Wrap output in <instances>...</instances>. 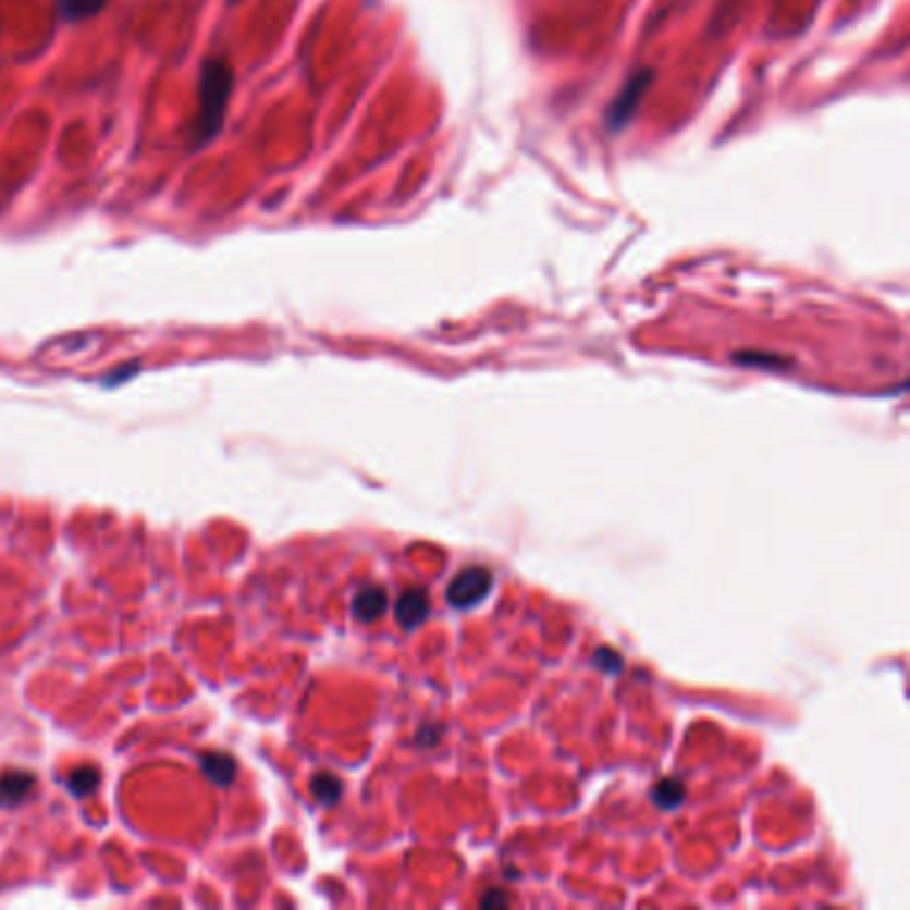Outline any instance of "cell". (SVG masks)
<instances>
[{"label": "cell", "mask_w": 910, "mask_h": 910, "mask_svg": "<svg viewBox=\"0 0 910 910\" xmlns=\"http://www.w3.org/2000/svg\"><path fill=\"white\" fill-rule=\"evenodd\" d=\"M496 902H500V906H505L507 897H502V895H492V897H487V900H483V906H496Z\"/></svg>", "instance_id": "obj_12"}, {"label": "cell", "mask_w": 910, "mask_h": 910, "mask_svg": "<svg viewBox=\"0 0 910 910\" xmlns=\"http://www.w3.org/2000/svg\"><path fill=\"white\" fill-rule=\"evenodd\" d=\"M312 794H316V799L321 803H334L342 794L340 779L331 777V774H318V777L312 779Z\"/></svg>", "instance_id": "obj_11"}, {"label": "cell", "mask_w": 910, "mask_h": 910, "mask_svg": "<svg viewBox=\"0 0 910 910\" xmlns=\"http://www.w3.org/2000/svg\"><path fill=\"white\" fill-rule=\"evenodd\" d=\"M235 73L228 59H206L198 75V112L193 121V145H209L222 132L228 102L233 97Z\"/></svg>", "instance_id": "obj_1"}, {"label": "cell", "mask_w": 910, "mask_h": 910, "mask_svg": "<svg viewBox=\"0 0 910 910\" xmlns=\"http://www.w3.org/2000/svg\"><path fill=\"white\" fill-rule=\"evenodd\" d=\"M388 608V593L382 588H366L360 590L353 601V614L360 623H374L382 612Z\"/></svg>", "instance_id": "obj_5"}, {"label": "cell", "mask_w": 910, "mask_h": 910, "mask_svg": "<svg viewBox=\"0 0 910 910\" xmlns=\"http://www.w3.org/2000/svg\"><path fill=\"white\" fill-rule=\"evenodd\" d=\"M108 3H110V0H57V9H59V16H62L64 22L75 25V22H83V20H91V16H97L99 11H102Z\"/></svg>", "instance_id": "obj_7"}, {"label": "cell", "mask_w": 910, "mask_h": 910, "mask_svg": "<svg viewBox=\"0 0 910 910\" xmlns=\"http://www.w3.org/2000/svg\"><path fill=\"white\" fill-rule=\"evenodd\" d=\"M97 783H99V772L94 770V766H81V770H75L67 777V788L73 790L75 796L91 794V790H97Z\"/></svg>", "instance_id": "obj_10"}, {"label": "cell", "mask_w": 910, "mask_h": 910, "mask_svg": "<svg viewBox=\"0 0 910 910\" xmlns=\"http://www.w3.org/2000/svg\"><path fill=\"white\" fill-rule=\"evenodd\" d=\"M200 766L209 774L214 783L230 785L235 777V761L228 753H204L200 755Z\"/></svg>", "instance_id": "obj_8"}, {"label": "cell", "mask_w": 910, "mask_h": 910, "mask_svg": "<svg viewBox=\"0 0 910 910\" xmlns=\"http://www.w3.org/2000/svg\"><path fill=\"white\" fill-rule=\"evenodd\" d=\"M652 70H638L628 78L623 88H619L617 99H614L612 104H608V128L612 132H623L625 126H628L630 121H634L638 104H641L643 94H647L649 83H652Z\"/></svg>", "instance_id": "obj_3"}, {"label": "cell", "mask_w": 910, "mask_h": 910, "mask_svg": "<svg viewBox=\"0 0 910 910\" xmlns=\"http://www.w3.org/2000/svg\"><path fill=\"white\" fill-rule=\"evenodd\" d=\"M35 785V777L27 772H5L3 777H0V803H5V807H14V803H20L25 796L33 790Z\"/></svg>", "instance_id": "obj_6"}, {"label": "cell", "mask_w": 910, "mask_h": 910, "mask_svg": "<svg viewBox=\"0 0 910 910\" xmlns=\"http://www.w3.org/2000/svg\"><path fill=\"white\" fill-rule=\"evenodd\" d=\"M652 799L660 809H676L678 803H684V799H687V790H684V785L678 783V779H662L657 788L652 790Z\"/></svg>", "instance_id": "obj_9"}, {"label": "cell", "mask_w": 910, "mask_h": 910, "mask_svg": "<svg viewBox=\"0 0 910 910\" xmlns=\"http://www.w3.org/2000/svg\"><path fill=\"white\" fill-rule=\"evenodd\" d=\"M428 612H430V599L425 590H406V593H401V599L395 601V617H398V623L404 625V630H414L419 623H425L428 619Z\"/></svg>", "instance_id": "obj_4"}, {"label": "cell", "mask_w": 910, "mask_h": 910, "mask_svg": "<svg viewBox=\"0 0 910 910\" xmlns=\"http://www.w3.org/2000/svg\"><path fill=\"white\" fill-rule=\"evenodd\" d=\"M492 585H494L492 571L483 569V566H470V569L459 571V575L448 582L446 599L454 608H472L487 599Z\"/></svg>", "instance_id": "obj_2"}]
</instances>
